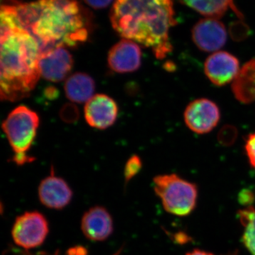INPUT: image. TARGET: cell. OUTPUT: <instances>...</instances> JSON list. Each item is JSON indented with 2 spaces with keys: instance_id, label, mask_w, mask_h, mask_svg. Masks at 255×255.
<instances>
[{
  "instance_id": "6da1fadb",
  "label": "cell",
  "mask_w": 255,
  "mask_h": 255,
  "mask_svg": "<svg viewBox=\"0 0 255 255\" xmlns=\"http://www.w3.org/2000/svg\"><path fill=\"white\" fill-rule=\"evenodd\" d=\"M41 49L38 41L23 27L11 0L1 7V77L2 101L16 102L28 97L41 73Z\"/></svg>"
},
{
  "instance_id": "7a4b0ae2",
  "label": "cell",
  "mask_w": 255,
  "mask_h": 255,
  "mask_svg": "<svg viewBox=\"0 0 255 255\" xmlns=\"http://www.w3.org/2000/svg\"><path fill=\"white\" fill-rule=\"evenodd\" d=\"M23 27L36 38L41 53L58 47H75L90 33V21L75 0L12 1Z\"/></svg>"
},
{
  "instance_id": "3957f363",
  "label": "cell",
  "mask_w": 255,
  "mask_h": 255,
  "mask_svg": "<svg viewBox=\"0 0 255 255\" xmlns=\"http://www.w3.org/2000/svg\"><path fill=\"white\" fill-rule=\"evenodd\" d=\"M110 20L122 38L151 48L158 59L172 52L169 30L177 23L172 0H114Z\"/></svg>"
},
{
  "instance_id": "277c9868",
  "label": "cell",
  "mask_w": 255,
  "mask_h": 255,
  "mask_svg": "<svg viewBox=\"0 0 255 255\" xmlns=\"http://www.w3.org/2000/svg\"><path fill=\"white\" fill-rule=\"evenodd\" d=\"M39 123L38 114L23 105L11 111L3 122V130L14 153L13 161L18 165L34 159L28 155V152L34 142Z\"/></svg>"
},
{
  "instance_id": "5b68a950",
  "label": "cell",
  "mask_w": 255,
  "mask_h": 255,
  "mask_svg": "<svg viewBox=\"0 0 255 255\" xmlns=\"http://www.w3.org/2000/svg\"><path fill=\"white\" fill-rule=\"evenodd\" d=\"M154 190L162 201L164 210L178 216L190 214L195 209L197 187L175 174L154 178Z\"/></svg>"
},
{
  "instance_id": "8992f818",
  "label": "cell",
  "mask_w": 255,
  "mask_h": 255,
  "mask_svg": "<svg viewBox=\"0 0 255 255\" xmlns=\"http://www.w3.org/2000/svg\"><path fill=\"white\" fill-rule=\"evenodd\" d=\"M49 232L48 221L38 211H27L16 217L11 236L16 246L31 250L41 246Z\"/></svg>"
},
{
  "instance_id": "52a82bcc",
  "label": "cell",
  "mask_w": 255,
  "mask_h": 255,
  "mask_svg": "<svg viewBox=\"0 0 255 255\" xmlns=\"http://www.w3.org/2000/svg\"><path fill=\"white\" fill-rule=\"evenodd\" d=\"M184 122L192 131L207 133L217 126L221 117L219 107L207 99L191 102L184 112Z\"/></svg>"
},
{
  "instance_id": "ba28073f",
  "label": "cell",
  "mask_w": 255,
  "mask_h": 255,
  "mask_svg": "<svg viewBox=\"0 0 255 255\" xmlns=\"http://www.w3.org/2000/svg\"><path fill=\"white\" fill-rule=\"evenodd\" d=\"M191 35L193 41L202 51L217 52L227 41L226 28L219 18H202L194 25Z\"/></svg>"
},
{
  "instance_id": "9c48e42d",
  "label": "cell",
  "mask_w": 255,
  "mask_h": 255,
  "mask_svg": "<svg viewBox=\"0 0 255 255\" xmlns=\"http://www.w3.org/2000/svg\"><path fill=\"white\" fill-rule=\"evenodd\" d=\"M240 70L239 60L226 51L214 52L204 64L206 76L216 86H223L234 81Z\"/></svg>"
},
{
  "instance_id": "30bf717a",
  "label": "cell",
  "mask_w": 255,
  "mask_h": 255,
  "mask_svg": "<svg viewBox=\"0 0 255 255\" xmlns=\"http://www.w3.org/2000/svg\"><path fill=\"white\" fill-rule=\"evenodd\" d=\"M73 58L65 47H58L41 53L40 73L43 78L53 82L65 80L73 66Z\"/></svg>"
},
{
  "instance_id": "8fae6325",
  "label": "cell",
  "mask_w": 255,
  "mask_h": 255,
  "mask_svg": "<svg viewBox=\"0 0 255 255\" xmlns=\"http://www.w3.org/2000/svg\"><path fill=\"white\" fill-rule=\"evenodd\" d=\"M140 46L130 40L122 39L111 48L108 54L110 68L117 73L136 71L141 65Z\"/></svg>"
},
{
  "instance_id": "7c38bea8",
  "label": "cell",
  "mask_w": 255,
  "mask_h": 255,
  "mask_svg": "<svg viewBox=\"0 0 255 255\" xmlns=\"http://www.w3.org/2000/svg\"><path fill=\"white\" fill-rule=\"evenodd\" d=\"M118 112V106L115 101L103 94L94 96L85 107L87 124L100 130L112 127L117 120Z\"/></svg>"
},
{
  "instance_id": "4fadbf2b",
  "label": "cell",
  "mask_w": 255,
  "mask_h": 255,
  "mask_svg": "<svg viewBox=\"0 0 255 255\" xmlns=\"http://www.w3.org/2000/svg\"><path fill=\"white\" fill-rule=\"evenodd\" d=\"M38 197L41 204L48 209L60 210L68 205L73 199V191L68 183L56 177L53 171L41 181L38 187Z\"/></svg>"
},
{
  "instance_id": "5bb4252c",
  "label": "cell",
  "mask_w": 255,
  "mask_h": 255,
  "mask_svg": "<svg viewBox=\"0 0 255 255\" xmlns=\"http://www.w3.org/2000/svg\"><path fill=\"white\" fill-rule=\"evenodd\" d=\"M81 229L87 239L104 241L113 233V219L105 207L94 206L82 216Z\"/></svg>"
},
{
  "instance_id": "9a60e30c",
  "label": "cell",
  "mask_w": 255,
  "mask_h": 255,
  "mask_svg": "<svg viewBox=\"0 0 255 255\" xmlns=\"http://www.w3.org/2000/svg\"><path fill=\"white\" fill-rule=\"evenodd\" d=\"M233 92L239 102L250 104L255 101V58L240 70L233 82Z\"/></svg>"
},
{
  "instance_id": "2e32d148",
  "label": "cell",
  "mask_w": 255,
  "mask_h": 255,
  "mask_svg": "<svg viewBox=\"0 0 255 255\" xmlns=\"http://www.w3.org/2000/svg\"><path fill=\"white\" fill-rule=\"evenodd\" d=\"M95 91V82L87 74H74L65 83V95L71 102L76 103L89 102L94 97Z\"/></svg>"
},
{
  "instance_id": "e0dca14e",
  "label": "cell",
  "mask_w": 255,
  "mask_h": 255,
  "mask_svg": "<svg viewBox=\"0 0 255 255\" xmlns=\"http://www.w3.org/2000/svg\"><path fill=\"white\" fill-rule=\"evenodd\" d=\"M206 17L220 18L228 9H232L240 18L243 15L236 7L234 0H179Z\"/></svg>"
},
{
  "instance_id": "ac0fdd59",
  "label": "cell",
  "mask_w": 255,
  "mask_h": 255,
  "mask_svg": "<svg viewBox=\"0 0 255 255\" xmlns=\"http://www.w3.org/2000/svg\"><path fill=\"white\" fill-rule=\"evenodd\" d=\"M238 217L243 228V241L247 249L255 255V209L247 206L238 211Z\"/></svg>"
},
{
  "instance_id": "d6986e66",
  "label": "cell",
  "mask_w": 255,
  "mask_h": 255,
  "mask_svg": "<svg viewBox=\"0 0 255 255\" xmlns=\"http://www.w3.org/2000/svg\"><path fill=\"white\" fill-rule=\"evenodd\" d=\"M141 168L142 161L140 157L137 155L132 156L126 164L125 172H124L126 184L135 177Z\"/></svg>"
},
{
  "instance_id": "ffe728a7",
  "label": "cell",
  "mask_w": 255,
  "mask_h": 255,
  "mask_svg": "<svg viewBox=\"0 0 255 255\" xmlns=\"http://www.w3.org/2000/svg\"><path fill=\"white\" fill-rule=\"evenodd\" d=\"M238 135V130L232 126H225L219 133L220 143L223 145H231L236 141Z\"/></svg>"
},
{
  "instance_id": "44dd1931",
  "label": "cell",
  "mask_w": 255,
  "mask_h": 255,
  "mask_svg": "<svg viewBox=\"0 0 255 255\" xmlns=\"http://www.w3.org/2000/svg\"><path fill=\"white\" fill-rule=\"evenodd\" d=\"M246 150L252 167L255 168V132L250 134L246 141Z\"/></svg>"
},
{
  "instance_id": "7402d4cb",
  "label": "cell",
  "mask_w": 255,
  "mask_h": 255,
  "mask_svg": "<svg viewBox=\"0 0 255 255\" xmlns=\"http://www.w3.org/2000/svg\"><path fill=\"white\" fill-rule=\"evenodd\" d=\"M84 1L93 9H101L110 6L114 0H84Z\"/></svg>"
},
{
  "instance_id": "603a6c76",
  "label": "cell",
  "mask_w": 255,
  "mask_h": 255,
  "mask_svg": "<svg viewBox=\"0 0 255 255\" xmlns=\"http://www.w3.org/2000/svg\"><path fill=\"white\" fill-rule=\"evenodd\" d=\"M68 255H87V251L86 248L82 246H76L70 248L67 252Z\"/></svg>"
},
{
  "instance_id": "cb8c5ba5",
  "label": "cell",
  "mask_w": 255,
  "mask_h": 255,
  "mask_svg": "<svg viewBox=\"0 0 255 255\" xmlns=\"http://www.w3.org/2000/svg\"><path fill=\"white\" fill-rule=\"evenodd\" d=\"M241 200L243 201L244 204H251L253 201V196L250 191H244V193H241Z\"/></svg>"
},
{
  "instance_id": "d4e9b609",
  "label": "cell",
  "mask_w": 255,
  "mask_h": 255,
  "mask_svg": "<svg viewBox=\"0 0 255 255\" xmlns=\"http://www.w3.org/2000/svg\"><path fill=\"white\" fill-rule=\"evenodd\" d=\"M186 255H214L208 252L200 251V250H194V251L188 253Z\"/></svg>"
},
{
  "instance_id": "484cf974",
  "label": "cell",
  "mask_w": 255,
  "mask_h": 255,
  "mask_svg": "<svg viewBox=\"0 0 255 255\" xmlns=\"http://www.w3.org/2000/svg\"><path fill=\"white\" fill-rule=\"evenodd\" d=\"M58 255V254H55V255Z\"/></svg>"
}]
</instances>
